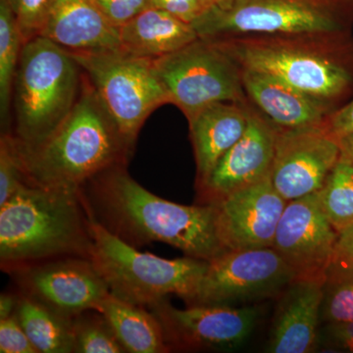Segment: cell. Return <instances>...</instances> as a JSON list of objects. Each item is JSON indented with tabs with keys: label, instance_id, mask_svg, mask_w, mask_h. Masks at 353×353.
<instances>
[{
	"label": "cell",
	"instance_id": "obj_1",
	"mask_svg": "<svg viewBox=\"0 0 353 353\" xmlns=\"http://www.w3.org/2000/svg\"><path fill=\"white\" fill-rule=\"evenodd\" d=\"M125 166L102 172L81 188L92 219L134 248L158 241L205 261L227 252L216 232L212 204L183 205L157 196Z\"/></svg>",
	"mask_w": 353,
	"mask_h": 353
},
{
	"label": "cell",
	"instance_id": "obj_2",
	"mask_svg": "<svg viewBox=\"0 0 353 353\" xmlns=\"http://www.w3.org/2000/svg\"><path fill=\"white\" fill-rule=\"evenodd\" d=\"M241 69L263 72L334 111L353 99V34L315 32L208 39Z\"/></svg>",
	"mask_w": 353,
	"mask_h": 353
},
{
	"label": "cell",
	"instance_id": "obj_3",
	"mask_svg": "<svg viewBox=\"0 0 353 353\" xmlns=\"http://www.w3.org/2000/svg\"><path fill=\"white\" fill-rule=\"evenodd\" d=\"M90 214L81 190L24 183L0 206L3 272L61 257L90 259Z\"/></svg>",
	"mask_w": 353,
	"mask_h": 353
},
{
	"label": "cell",
	"instance_id": "obj_4",
	"mask_svg": "<svg viewBox=\"0 0 353 353\" xmlns=\"http://www.w3.org/2000/svg\"><path fill=\"white\" fill-rule=\"evenodd\" d=\"M19 150L26 183L70 190L126 165L132 150L90 82L82 85L75 108L50 138L32 150Z\"/></svg>",
	"mask_w": 353,
	"mask_h": 353
},
{
	"label": "cell",
	"instance_id": "obj_5",
	"mask_svg": "<svg viewBox=\"0 0 353 353\" xmlns=\"http://www.w3.org/2000/svg\"><path fill=\"white\" fill-rule=\"evenodd\" d=\"M71 53L37 36L23 44L14 80V137L24 150L50 138L75 108L83 83Z\"/></svg>",
	"mask_w": 353,
	"mask_h": 353
},
{
	"label": "cell",
	"instance_id": "obj_6",
	"mask_svg": "<svg viewBox=\"0 0 353 353\" xmlns=\"http://www.w3.org/2000/svg\"><path fill=\"white\" fill-rule=\"evenodd\" d=\"M90 259L113 296L148 308L172 294L181 297L185 304L196 296L208 261L190 256L162 259L139 252L90 216Z\"/></svg>",
	"mask_w": 353,
	"mask_h": 353
},
{
	"label": "cell",
	"instance_id": "obj_7",
	"mask_svg": "<svg viewBox=\"0 0 353 353\" xmlns=\"http://www.w3.org/2000/svg\"><path fill=\"white\" fill-rule=\"evenodd\" d=\"M199 38L352 32L353 0H233L192 23Z\"/></svg>",
	"mask_w": 353,
	"mask_h": 353
},
{
	"label": "cell",
	"instance_id": "obj_8",
	"mask_svg": "<svg viewBox=\"0 0 353 353\" xmlns=\"http://www.w3.org/2000/svg\"><path fill=\"white\" fill-rule=\"evenodd\" d=\"M70 53L132 150L148 116L170 103L153 60L122 50Z\"/></svg>",
	"mask_w": 353,
	"mask_h": 353
},
{
	"label": "cell",
	"instance_id": "obj_9",
	"mask_svg": "<svg viewBox=\"0 0 353 353\" xmlns=\"http://www.w3.org/2000/svg\"><path fill=\"white\" fill-rule=\"evenodd\" d=\"M153 63L170 103L188 122L211 104L248 101L240 67L208 39H197Z\"/></svg>",
	"mask_w": 353,
	"mask_h": 353
},
{
	"label": "cell",
	"instance_id": "obj_10",
	"mask_svg": "<svg viewBox=\"0 0 353 353\" xmlns=\"http://www.w3.org/2000/svg\"><path fill=\"white\" fill-rule=\"evenodd\" d=\"M296 277L273 248L227 250L208 261L187 305H253L280 296Z\"/></svg>",
	"mask_w": 353,
	"mask_h": 353
},
{
	"label": "cell",
	"instance_id": "obj_11",
	"mask_svg": "<svg viewBox=\"0 0 353 353\" xmlns=\"http://www.w3.org/2000/svg\"><path fill=\"white\" fill-rule=\"evenodd\" d=\"M148 308L161 324L171 352H232L246 343L259 319L255 305H187L181 309L165 299Z\"/></svg>",
	"mask_w": 353,
	"mask_h": 353
},
{
	"label": "cell",
	"instance_id": "obj_12",
	"mask_svg": "<svg viewBox=\"0 0 353 353\" xmlns=\"http://www.w3.org/2000/svg\"><path fill=\"white\" fill-rule=\"evenodd\" d=\"M17 290L69 317L101 311L110 292L92 260L61 257L7 271Z\"/></svg>",
	"mask_w": 353,
	"mask_h": 353
},
{
	"label": "cell",
	"instance_id": "obj_13",
	"mask_svg": "<svg viewBox=\"0 0 353 353\" xmlns=\"http://www.w3.org/2000/svg\"><path fill=\"white\" fill-rule=\"evenodd\" d=\"M338 236L316 192L288 202L272 248L296 279L323 281L333 261Z\"/></svg>",
	"mask_w": 353,
	"mask_h": 353
},
{
	"label": "cell",
	"instance_id": "obj_14",
	"mask_svg": "<svg viewBox=\"0 0 353 353\" xmlns=\"http://www.w3.org/2000/svg\"><path fill=\"white\" fill-rule=\"evenodd\" d=\"M340 157L338 139L323 128L278 129L272 185L287 202L316 194Z\"/></svg>",
	"mask_w": 353,
	"mask_h": 353
},
{
	"label": "cell",
	"instance_id": "obj_15",
	"mask_svg": "<svg viewBox=\"0 0 353 353\" xmlns=\"http://www.w3.org/2000/svg\"><path fill=\"white\" fill-rule=\"evenodd\" d=\"M248 122L243 137L196 185L197 204H213L236 190L270 176L278 128L248 101Z\"/></svg>",
	"mask_w": 353,
	"mask_h": 353
},
{
	"label": "cell",
	"instance_id": "obj_16",
	"mask_svg": "<svg viewBox=\"0 0 353 353\" xmlns=\"http://www.w3.org/2000/svg\"><path fill=\"white\" fill-rule=\"evenodd\" d=\"M287 203L272 185L270 176L215 202L220 243L226 250L272 248Z\"/></svg>",
	"mask_w": 353,
	"mask_h": 353
},
{
	"label": "cell",
	"instance_id": "obj_17",
	"mask_svg": "<svg viewBox=\"0 0 353 353\" xmlns=\"http://www.w3.org/2000/svg\"><path fill=\"white\" fill-rule=\"evenodd\" d=\"M39 36L72 53L121 50L120 28L108 20L95 0H54Z\"/></svg>",
	"mask_w": 353,
	"mask_h": 353
},
{
	"label": "cell",
	"instance_id": "obj_18",
	"mask_svg": "<svg viewBox=\"0 0 353 353\" xmlns=\"http://www.w3.org/2000/svg\"><path fill=\"white\" fill-rule=\"evenodd\" d=\"M241 73L248 101L278 129L323 128L334 112L322 101L276 77L250 69H241Z\"/></svg>",
	"mask_w": 353,
	"mask_h": 353
},
{
	"label": "cell",
	"instance_id": "obj_19",
	"mask_svg": "<svg viewBox=\"0 0 353 353\" xmlns=\"http://www.w3.org/2000/svg\"><path fill=\"white\" fill-rule=\"evenodd\" d=\"M323 281L296 279L282 292L266 352L309 353L317 350L321 327Z\"/></svg>",
	"mask_w": 353,
	"mask_h": 353
},
{
	"label": "cell",
	"instance_id": "obj_20",
	"mask_svg": "<svg viewBox=\"0 0 353 353\" xmlns=\"http://www.w3.org/2000/svg\"><path fill=\"white\" fill-rule=\"evenodd\" d=\"M248 101L217 102L202 109L190 121L196 185L208 178L221 158L243 137L248 122Z\"/></svg>",
	"mask_w": 353,
	"mask_h": 353
},
{
	"label": "cell",
	"instance_id": "obj_21",
	"mask_svg": "<svg viewBox=\"0 0 353 353\" xmlns=\"http://www.w3.org/2000/svg\"><path fill=\"white\" fill-rule=\"evenodd\" d=\"M197 39L192 24L153 6L120 28L121 50L152 60L171 54Z\"/></svg>",
	"mask_w": 353,
	"mask_h": 353
},
{
	"label": "cell",
	"instance_id": "obj_22",
	"mask_svg": "<svg viewBox=\"0 0 353 353\" xmlns=\"http://www.w3.org/2000/svg\"><path fill=\"white\" fill-rule=\"evenodd\" d=\"M101 312L105 316L125 352H171L161 324L150 309L126 303L110 294L102 304Z\"/></svg>",
	"mask_w": 353,
	"mask_h": 353
},
{
	"label": "cell",
	"instance_id": "obj_23",
	"mask_svg": "<svg viewBox=\"0 0 353 353\" xmlns=\"http://www.w3.org/2000/svg\"><path fill=\"white\" fill-rule=\"evenodd\" d=\"M14 315L38 353L73 352V317L18 292Z\"/></svg>",
	"mask_w": 353,
	"mask_h": 353
},
{
	"label": "cell",
	"instance_id": "obj_24",
	"mask_svg": "<svg viewBox=\"0 0 353 353\" xmlns=\"http://www.w3.org/2000/svg\"><path fill=\"white\" fill-rule=\"evenodd\" d=\"M24 39L9 0H0V114L4 132H8L14 80Z\"/></svg>",
	"mask_w": 353,
	"mask_h": 353
},
{
	"label": "cell",
	"instance_id": "obj_25",
	"mask_svg": "<svg viewBox=\"0 0 353 353\" xmlns=\"http://www.w3.org/2000/svg\"><path fill=\"white\" fill-rule=\"evenodd\" d=\"M325 215L338 233L353 225V163L341 154L317 192Z\"/></svg>",
	"mask_w": 353,
	"mask_h": 353
},
{
	"label": "cell",
	"instance_id": "obj_26",
	"mask_svg": "<svg viewBox=\"0 0 353 353\" xmlns=\"http://www.w3.org/2000/svg\"><path fill=\"white\" fill-rule=\"evenodd\" d=\"M321 321L353 322V268L332 261L322 284Z\"/></svg>",
	"mask_w": 353,
	"mask_h": 353
},
{
	"label": "cell",
	"instance_id": "obj_27",
	"mask_svg": "<svg viewBox=\"0 0 353 353\" xmlns=\"http://www.w3.org/2000/svg\"><path fill=\"white\" fill-rule=\"evenodd\" d=\"M105 316L87 310L73 317V353H124Z\"/></svg>",
	"mask_w": 353,
	"mask_h": 353
},
{
	"label": "cell",
	"instance_id": "obj_28",
	"mask_svg": "<svg viewBox=\"0 0 353 353\" xmlns=\"http://www.w3.org/2000/svg\"><path fill=\"white\" fill-rule=\"evenodd\" d=\"M24 183V167L17 141L11 132H2L0 139V206L9 201Z\"/></svg>",
	"mask_w": 353,
	"mask_h": 353
},
{
	"label": "cell",
	"instance_id": "obj_29",
	"mask_svg": "<svg viewBox=\"0 0 353 353\" xmlns=\"http://www.w3.org/2000/svg\"><path fill=\"white\" fill-rule=\"evenodd\" d=\"M54 0H9L24 43L39 36Z\"/></svg>",
	"mask_w": 353,
	"mask_h": 353
},
{
	"label": "cell",
	"instance_id": "obj_30",
	"mask_svg": "<svg viewBox=\"0 0 353 353\" xmlns=\"http://www.w3.org/2000/svg\"><path fill=\"white\" fill-rule=\"evenodd\" d=\"M319 350L353 352V322L323 323L318 334Z\"/></svg>",
	"mask_w": 353,
	"mask_h": 353
},
{
	"label": "cell",
	"instance_id": "obj_31",
	"mask_svg": "<svg viewBox=\"0 0 353 353\" xmlns=\"http://www.w3.org/2000/svg\"><path fill=\"white\" fill-rule=\"evenodd\" d=\"M108 20L121 28L152 7V0H95Z\"/></svg>",
	"mask_w": 353,
	"mask_h": 353
},
{
	"label": "cell",
	"instance_id": "obj_32",
	"mask_svg": "<svg viewBox=\"0 0 353 353\" xmlns=\"http://www.w3.org/2000/svg\"><path fill=\"white\" fill-rule=\"evenodd\" d=\"M0 352L38 353L14 314L0 319Z\"/></svg>",
	"mask_w": 353,
	"mask_h": 353
},
{
	"label": "cell",
	"instance_id": "obj_33",
	"mask_svg": "<svg viewBox=\"0 0 353 353\" xmlns=\"http://www.w3.org/2000/svg\"><path fill=\"white\" fill-rule=\"evenodd\" d=\"M153 7L162 9L185 22H196L206 12L199 0H152Z\"/></svg>",
	"mask_w": 353,
	"mask_h": 353
},
{
	"label": "cell",
	"instance_id": "obj_34",
	"mask_svg": "<svg viewBox=\"0 0 353 353\" xmlns=\"http://www.w3.org/2000/svg\"><path fill=\"white\" fill-rule=\"evenodd\" d=\"M323 129L339 139L353 132V99L330 115Z\"/></svg>",
	"mask_w": 353,
	"mask_h": 353
},
{
	"label": "cell",
	"instance_id": "obj_35",
	"mask_svg": "<svg viewBox=\"0 0 353 353\" xmlns=\"http://www.w3.org/2000/svg\"><path fill=\"white\" fill-rule=\"evenodd\" d=\"M333 261L353 268V225L339 233Z\"/></svg>",
	"mask_w": 353,
	"mask_h": 353
},
{
	"label": "cell",
	"instance_id": "obj_36",
	"mask_svg": "<svg viewBox=\"0 0 353 353\" xmlns=\"http://www.w3.org/2000/svg\"><path fill=\"white\" fill-rule=\"evenodd\" d=\"M18 292H2L0 296V319L10 317L15 312Z\"/></svg>",
	"mask_w": 353,
	"mask_h": 353
},
{
	"label": "cell",
	"instance_id": "obj_37",
	"mask_svg": "<svg viewBox=\"0 0 353 353\" xmlns=\"http://www.w3.org/2000/svg\"><path fill=\"white\" fill-rule=\"evenodd\" d=\"M340 143L341 154L353 163V132L338 139Z\"/></svg>",
	"mask_w": 353,
	"mask_h": 353
},
{
	"label": "cell",
	"instance_id": "obj_38",
	"mask_svg": "<svg viewBox=\"0 0 353 353\" xmlns=\"http://www.w3.org/2000/svg\"><path fill=\"white\" fill-rule=\"evenodd\" d=\"M233 0H199L206 11L212 9H224L231 4Z\"/></svg>",
	"mask_w": 353,
	"mask_h": 353
}]
</instances>
